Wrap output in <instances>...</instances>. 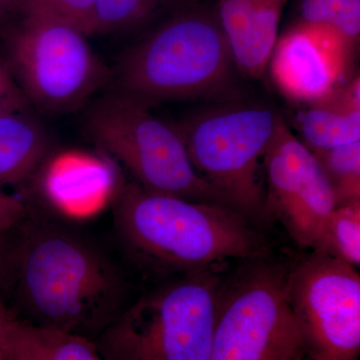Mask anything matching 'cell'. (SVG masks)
<instances>
[{
	"instance_id": "cell-1",
	"label": "cell",
	"mask_w": 360,
	"mask_h": 360,
	"mask_svg": "<svg viewBox=\"0 0 360 360\" xmlns=\"http://www.w3.org/2000/svg\"><path fill=\"white\" fill-rule=\"evenodd\" d=\"M15 316L94 341L127 307L120 266L89 236L30 210L15 229Z\"/></svg>"
},
{
	"instance_id": "cell-2",
	"label": "cell",
	"mask_w": 360,
	"mask_h": 360,
	"mask_svg": "<svg viewBox=\"0 0 360 360\" xmlns=\"http://www.w3.org/2000/svg\"><path fill=\"white\" fill-rule=\"evenodd\" d=\"M112 202L122 248L137 266L158 276L257 260L265 252L245 215L231 206L153 193L135 182H122Z\"/></svg>"
},
{
	"instance_id": "cell-3",
	"label": "cell",
	"mask_w": 360,
	"mask_h": 360,
	"mask_svg": "<svg viewBox=\"0 0 360 360\" xmlns=\"http://www.w3.org/2000/svg\"><path fill=\"white\" fill-rule=\"evenodd\" d=\"M236 70L217 7L180 9L125 52L120 92L148 104L214 98L229 91Z\"/></svg>"
},
{
	"instance_id": "cell-4",
	"label": "cell",
	"mask_w": 360,
	"mask_h": 360,
	"mask_svg": "<svg viewBox=\"0 0 360 360\" xmlns=\"http://www.w3.org/2000/svg\"><path fill=\"white\" fill-rule=\"evenodd\" d=\"M222 267L174 277L127 305L94 340L104 360H210Z\"/></svg>"
},
{
	"instance_id": "cell-5",
	"label": "cell",
	"mask_w": 360,
	"mask_h": 360,
	"mask_svg": "<svg viewBox=\"0 0 360 360\" xmlns=\"http://www.w3.org/2000/svg\"><path fill=\"white\" fill-rule=\"evenodd\" d=\"M84 120L90 139L146 191L229 205L196 172L179 129L156 117L148 104L117 92L97 101Z\"/></svg>"
},
{
	"instance_id": "cell-6",
	"label": "cell",
	"mask_w": 360,
	"mask_h": 360,
	"mask_svg": "<svg viewBox=\"0 0 360 360\" xmlns=\"http://www.w3.org/2000/svg\"><path fill=\"white\" fill-rule=\"evenodd\" d=\"M283 117L269 106L229 104L189 116L179 129L194 168L243 215L264 210L260 160Z\"/></svg>"
},
{
	"instance_id": "cell-7",
	"label": "cell",
	"mask_w": 360,
	"mask_h": 360,
	"mask_svg": "<svg viewBox=\"0 0 360 360\" xmlns=\"http://www.w3.org/2000/svg\"><path fill=\"white\" fill-rule=\"evenodd\" d=\"M75 26L21 16L2 37V51L30 104L49 113L77 110L105 82L108 71Z\"/></svg>"
},
{
	"instance_id": "cell-8",
	"label": "cell",
	"mask_w": 360,
	"mask_h": 360,
	"mask_svg": "<svg viewBox=\"0 0 360 360\" xmlns=\"http://www.w3.org/2000/svg\"><path fill=\"white\" fill-rule=\"evenodd\" d=\"M288 272L258 262L222 284L210 360H304Z\"/></svg>"
},
{
	"instance_id": "cell-9",
	"label": "cell",
	"mask_w": 360,
	"mask_h": 360,
	"mask_svg": "<svg viewBox=\"0 0 360 360\" xmlns=\"http://www.w3.org/2000/svg\"><path fill=\"white\" fill-rule=\"evenodd\" d=\"M288 295L310 360H359L356 267L314 251L288 274Z\"/></svg>"
},
{
	"instance_id": "cell-10",
	"label": "cell",
	"mask_w": 360,
	"mask_h": 360,
	"mask_svg": "<svg viewBox=\"0 0 360 360\" xmlns=\"http://www.w3.org/2000/svg\"><path fill=\"white\" fill-rule=\"evenodd\" d=\"M262 165L269 184L264 213L278 220L298 245L316 250L336 207L335 193L314 153L283 118Z\"/></svg>"
},
{
	"instance_id": "cell-11",
	"label": "cell",
	"mask_w": 360,
	"mask_h": 360,
	"mask_svg": "<svg viewBox=\"0 0 360 360\" xmlns=\"http://www.w3.org/2000/svg\"><path fill=\"white\" fill-rule=\"evenodd\" d=\"M354 46L335 26L300 20L277 39L267 70L286 98L310 105L340 89Z\"/></svg>"
},
{
	"instance_id": "cell-12",
	"label": "cell",
	"mask_w": 360,
	"mask_h": 360,
	"mask_svg": "<svg viewBox=\"0 0 360 360\" xmlns=\"http://www.w3.org/2000/svg\"><path fill=\"white\" fill-rule=\"evenodd\" d=\"M37 174L45 200L72 217L98 212L123 182L110 161L78 150L49 155Z\"/></svg>"
},
{
	"instance_id": "cell-13",
	"label": "cell",
	"mask_w": 360,
	"mask_h": 360,
	"mask_svg": "<svg viewBox=\"0 0 360 360\" xmlns=\"http://www.w3.org/2000/svg\"><path fill=\"white\" fill-rule=\"evenodd\" d=\"M288 0H219L217 11L234 65L251 78L264 77L278 39Z\"/></svg>"
},
{
	"instance_id": "cell-14",
	"label": "cell",
	"mask_w": 360,
	"mask_h": 360,
	"mask_svg": "<svg viewBox=\"0 0 360 360\" xmlns=\"http://www.w3.org/2000/svg\"><path fill=\"white\" fill-rule=\"evenodd\" d=\"M297 127L311 151L360 141V85L355 78L319 103L300 112Z\"/></svg>"
},
{
	"instance_id": "cell-15",
	"label": "cell",
	"mask_w": 360,
	"mask_h": 360,
	"mask_svg": "<svg viewBox=\"0 0 360 360\" xmlns=\"http://www.w3.org/2000/svg\"><path fill=\"white\" fill-rule=\"evenodd\" d=\"M27 111L0 115V187L27 181L51 155L49 134Z\"/></svg>"
},
{
	"instance_id": "cell-16",
	"label": "cell",
	"mask_w": 360,
	"mask_h": 360,
	"mask_svg": "<svg viewBox=\"0 0 360 360\" xmlns=\"http://www.w3.org/2000/svg\"><path fill=\"white\" fill-rule=\"evenodd\" d=\"M8 360H104L94 341L39 328L14 316L7 330Z\"/></svg>"
},
{
	"instance_id": "cell-17",
	"label": "cell",
	"mask_w": 360,
	"mask_h": 360,
	"mask_svg": "<svg viewBox=\"0 0 360 360\" xmlns=\"http://www.w3.org/2000/svg\"><path fill=\"white\" fill-rule=\"evenodd\" d=\"M347 262L360 264V202L336 206L329 214L316 250Z\"/></svg>"
},
{
	"instance_id": "cell-18",
	"label": "cell",
	"mask_w": 360,
	"mask_h": 360,
	"mask_svg": "<svg viewBox=\"0 0 360 360\" xmlns=\"http://www.w3.org/2000/svg\"><path fill=\"white\" fill-rule=\"evenodd\" d=\"M175 0H96V34L123 33L148 25Z\"/></svg>"
},
{
	"instance_id": "cell-19",
	"label": "cell",
	"mask_w": 360,
	"mask_h": 360,
	"mask_svg": "<svg viewBox=\"0 0 360 360\" xmlns=\"http://www.w3.org/2000/svg\"><path fill=\"white\" fill-rule=\"evenodd\" d=\"M312 153L333 186L336 206L360 202V141Z\"/></svg>"
},
{
	"instance_id": "cell-20",
	"label": "cell",
	"mask_w": 360,
	"mask_h": 360,
	"mask_svg": "<svg viewBox=\"0 0 360 360\" xmlns=\"http://www.w3.org/2000/svg\"><path fill=\"white\" fill-rule=\"evenodd\" d=\"M21 16L63 21L87 37L96 34V0H18Z\"/></svg>"
},
{
	"instance_id": "cell-21",
	"label": "cell",
	"mask_w": 360,
	"mask_h": 360,
	"mask_svg": "<svg viewBox=\"0 0 360 360\" xmlns=\"http://www.w3.org/2000/svg\"><path fill=\"white\" fill-rule=\"evenodd\" d=\"M30 103L23 94L0 49V115L27 111Z\"/></svg>"
},
{
	"instance_id": "cell-22",
	"label": "cell",
	"mask_w": 360,
	"mask_h": 360,
	"mask_svg": "<svg viewBox=\"0 0 360 360\" xmlns=\"http://www.w3.org/2000/svg\"><path fill=\"white\" fill-rule=\"evenodd\" d=\"M348 0H302V20L333 25Z\"/></svg>"
},
{
	"instance_id": "cell-23",
	"label": "cell",
	"mask_w": 360,
	"mask_h": 360,
	"mask_svg": "<svg viewBox=\"0 0 360 360\" xmlns=\"http://www.w3.org/2000/svg\"><path fill=\"white\" fill-rule=\"evenodd\" d=\"M27 213L25 201L0 191V233L15 231Z\"/></svg>"
},
{
	"instance_id": "cell-24",
	"label": "cell",
	"mask_w": 360,
	"mask_h": 360,
	"mask_svg": "<svg viewBox=\"0 0 360 360\" xmlns=\"http://www.w3.org/2000/svg\"><path fill=\"white\" fill-rule=\"evenodd\" d=\"M15 264V231L0 233V293L11 291Z\"/></svg>"
},
{
	"instance_id": "cell-25",
	"label": "cell",
	"mask_w": 360,
	"mask_h": 360,
	"mask_svg": "<svg viewBox=\"0 0 360 360\" xmlns=\"http://www.w3.org/2000/svg\"><path fill=\"white\" fill-rule=\"evenodd\" d=\"M333 26L355 45L360 34V0H348Z\"/></svg>"
},
{
	"instance_id": "cell-26",
	"label": "cell",
	"mask_w": 360,
	"mask_h": 360,
	"mask_svg": "<svg viewBox=\"0 0 360 360\" xmlns=\"http://www.w3.org/2000/svg\"><path fill=\"white\" fill-rule=\"evenodd\" d=\"M20 18L18 0H0V39Z\"/></svg>"
},
{
	"instance_id": "cell-27",
	"label": "cell",
	"mask_w": 360,
	"mask_h": 360,
	"mask_svg": "<svg viewBox=\"0 0 360 360\" xmlns=\"http://www.w3.org/2000/svg\"><path fill=\"white\" fill-rule=\"evenodd\" d=\"M14 316H15V314L11 311V309L7 307L6 302H4V295L0 293V338L6 335L9 324H11Z\"/></svg>"
},
{
	"instance_id": "cell-28",
	"label": "cell",
	"mask_w": 360,
	"mask_h": 360,
	"mask_svg": "<svg viewBox=\"0 0 360 360\" xmlns=\"http://www.w3.org/2000/svg\"><path fill=\"white\" fill-rule=\"evenodd\" d=\"M7 330H8V329H7ZM6 341L7 333L6 335L0 338V360H8V357H7Z\"/></svg>"
}]
</instances>
